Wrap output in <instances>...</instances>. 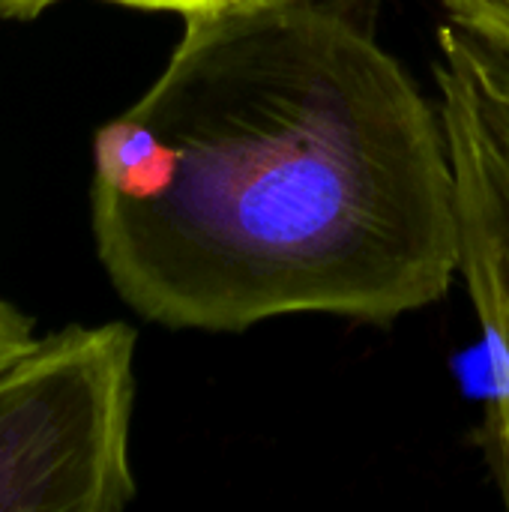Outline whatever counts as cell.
Instances as JSON below:
<instances>
[{
	"mask_svg": "<svg viewBox=\"0 0 509 512\" xmlns=\"http://www.w3.org/2000/svg\"><path fill=\"white\" fill-rule=\"evenodd\" d=\"M93 234L117 294L171 330L396 321L459 276L441 108L363 0L183 15L165 69L96 132Z\"/></svg>",
	"mask_w": 509,
	"mask_h": 512,
	"instance_id": "6da1fadb",
	"label": "cell"
},
{
	"mask_svg": "<svg viewBox=\"0 0 509 512\" xmlns=\"http://www.w3.org/2000/svg\"><path fill=\"white\" fill-rule=\"evenodd\" d=\"M135 330L66 327L0 363V512H117L135 498Z\"/></svg>",
	"mask_w": 509,
	"mask_h": 512,
	"instance_id": "7a4b0ae2",
	"label": "cell"
},
{
	"mask_svg": "<svg viewBox=\"0 0 509 512\" xmlns=\"http://www.w3.org/2000/svg\"><path fill=\"white\" fill-rule=\"evenodd\" d=\"M435 84L456 174L459 276L489 360L483 453L509 510V66L450 21Z\"/></svg>",
	"mask_w": 509,
	"mask_h": 512,
	"instance_id": "3957f363",
	"label": "cell"
},
{
	"mask_svg": "<svg viewBox=\"0 0 509 512\" xmlns=\"http://www.w3.org/2000/svg\"><path fill=\"white\" fill-rule=\"evenodd\" d=\"M453 24L509 66V0H441Z\"/></svg>",
	"mask_w": 509,
	"mask_h": 512,
	"instance_id": "277c9868",
	"label": "cell"
},
{
	"mask_svg": "<svg viewBox=\"0 0 509 512\" xmlns=\"http://www.w3.org/2000/svg\"><path fill=\"white\" fill-rule=\"evenodd\" d=\"M33 342V324L15 306L0 300V363L15 357Z\"/></svg>",
	"mask_w": 509,
	"mask_h": 512,
	"instance_id": "5b68a950",
	"label": "cell"
},
{
	"mask_svg": "<svg viewBox=\"0 0 509 512\" xmlns=\"http://www.w3.org/2000/svg\"><path fill=\"white\" fill-rule=\"evenodd\" d=\"M123 6H135V9H153V12H177V15H192L201 9H213L222 6L228 0H114Z\"/></svg>",
	"mask_w": 509,
	"mask_h": 512,
	"instance_id": "8992f818",
	"label": "cell"
},
{
	"mask_svg": "<svg viewBox=\"0 0 509 512\" xmlns=\"http://www.w3.org/2000/svg\"><path fill=\"white\" fill-rule=\"evenodd\" d=\"M51 3H57V0H0V18L27 21V18L42 15Z\"/></svg>",
	"mask_w": 509,
	"mask_h": 512,
	"instance_id": "52a82bcc",
	"label": "cell"
}]
</instances>
